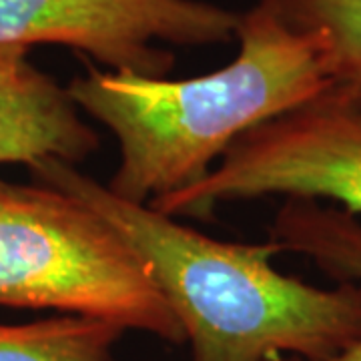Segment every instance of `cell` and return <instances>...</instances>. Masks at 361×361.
Masks as SVG:
<instances>
[{
  "label": "cell",
  "instance_id": "cell-7",
  "mask_svg": "<svg viewBox=\"0 0 361 361\" xmlns=\"http://www.w3.org/2000/svg\"><path fill=\"white\" fill-rule=\"evenodd\" d=\"M269 239L285 253H297L313 261L337 281L361 283V217L339 207L310 201L285 199L275 213ZM277 361H307L281 357ZM315 361H361V339L341 353Z\"/></svg>",
  "mask_w": 361,
  "mask_h": 361
},
{
  "label": "cell",
  "instance_id": "cell-3",
  "mask_svg": "<svg viewBox=\"0 0 361 361\" xmlns=\"http://www.w3.org/2000/svg\"><path fill=\"white\" fill-rule=\"evenodd\" d=\"M0 307L54 310L185 341L129 241L94 209L42 183L0 180Z\"/></svg>",
  "mask_w": 361,
  "mask_h": 361
},
{
  "label": "cell",
  "instance_id": "cell-6",
  "mask_svg": "<svg viewBox=\"0 0 361 361\" xmlns=\"http://www.w3.org/2000/svg\"><path fill=\"white\" fill-rule=\"evenodd\" d=\"M101 147L66 87L28 61V49L0 47V165L44 159L78 165Z\"/></svg>",
  "mask_w": 361,
  "mask_h": 361
},
{
  "label": "cell",
  "instance_id": "cell-5",
  "mask_svg": "<svg viewBox=\"0 0 361 361\" xmlns=\"http://www.w3.org/2000/svg\"><path fill=\"white\" fill-rule=\"evenodd\" d=\"M241 13L203 0H0V47L61 44L106 71L167 77L175 47L237 37Z\"/></svg>",
  "mask_w": 361,
  "mask_h": 361
},
{
  "label": "cell",
  "instance_id": "cell-8",
  "mask_svg": "<svg viewBox=\"0 0 361 361\" xmlns=\"http://www.w3.org/2000/svg\"><path fill=\"white\" fill-rule=\"evenodd\" d=\"M121 325L82 315H56L23 325L0 323V361H115Z\"/></svg>",
  "mask_w": 361,
  "mask_h": 361
},
{
  "label": "cell",
  "instance_id": "cell-4",
  "mask_svg": "<svg viewBox=\"0 0 361 361\" xmlns=\"http://www.w3.org/2000/svg\"><path fill=\"white\" fill-rule=\"evenodd\" d=\"M261 197L310 199L361 217V106L337 89L245 133L201 180L149 207L169 217H211Z\"/></svg>",
  "mask_w": 361,
  "mask_h": 361
},
{
  "label": "cell",
  "instance_id": "cell-1",
  "mask_svg": "<svg viewBox=\"0 0 361 361\" xmlns=\"http://www.w3.org/2000/svg\"><path fill=\"white\" fill-rule=\"evenodd\" d=\"M237 40L229 65L199 77H142L89 65L68 82L78 111L115 137L111 193L149 205L187 189L245 133L331 89L317 39L277 0H259L241 13Z\"/></svg>",
  "mask_w": 361,
  "mask_h": 361
},
{
  "label": "cell",
  "instance_id": "cell-2",
  "mask_svg": "<svg viewBox=\"0 0 361 361\" xmlns=\"http://www.w3.org/2000/svg\"><path fill=\"white\" fill-rule=\"evenodd\" d=\"M37 183L73 195L121 233L179 319L191 361L325 360L361 339V283L317 287L285 275L279 243L209 237L149 205L130 203L77 165L44 159Z\"/></svg>",
  "mask_w": 361,
  "mask_h": 361
},
{
  "label": "cell",
  "instance_id": "cell-9",
  "mask_svg": "<svg viewBox=\"0 0 361 361\" xmlns=\"http://www.w3.org/2000/svg\"><path fill=\"white\" fill-rule=\"evenodd\" d=\"M322 47L331 87L361 106V0H277Z\"/></svg>",
  "mask_w": 361,
  "mask_h": 361
}]
</instances>
